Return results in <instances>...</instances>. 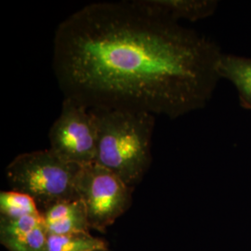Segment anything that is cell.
Segmentation results:
<instances>
[{"instance_id":"obj_1","label":"cell","mask_w":251,"mask_h":251,"mask_svg":"<svg viewBox=\"0 0 251 251\" xmlns=\"http://www.w3.org/2000/svg\"><path fill=\"white\" fill-rule=\"evenodd\" d=\"M222 54L207 36L134 0L98 2L59 25L52 65L64 98L90 110L174 119L211 99Z\"/></svg>"},{"instance_id":"obj_2","label":"cell","mask_w":251,"mask_h":251,"mask_svg":"<svg viewBox=\"0 0 251 251\" xmlns=\"http://www.w3.org/2000/svg\"><path fill=\"white\" fill-rule=\"evenodd\" d=\"M91 111L95 114L98 130L95 163L134 189L152 163L154 116L126 110Z\"/></svg>"},{"instance_id":"obj_3","label":"cell","mask_w":251,"mask_h":251,"mask_svg":"<svg viewBox=\"0 0 251 251\" xmlns=\"http://www.w3.org/2000/svg\"><path fill=\"white\" fill-rule=\"evenodd\" d=\"M82 168L49 148L17 155L7 166L6 177L11 190L31 197L42 210L56 202L78 198Z\"/></svg>"},{"instance_id":"obj_4","label":"cell","mask_w":251,"mask_h":251,"mask_svg":"<svg viewBox=\"0 0 251 251\" xmlns=\"http://www.w3.org/2000/svg\"><path fill=\"white\" fill-rule=\"evenodd\" d=\"M133 188L97 163L84 166L77 195L87 209L90 229L104 232L131 206Z\"/></svg>"},{"instance_id":"obj_5","label":"cell","mask_w":251,"mask_h":251,"mask_svg":"<svg viewBox=\"0 0 251 251\" xmlns=\"http://www.w3.org/2000/svg\"><path fill=\"white\" fill-rule=\"evenodd\" d=\"M98 130L93 111L64 98L62 110L49 131L50 149L79 166L96 162Z\"/></svg>"},{"instance_id":"obj_6","label":"cell","mask_w":251,"mask_h":251,"mask_svg":"<svg viewBox=\"0 0 251 251\" xmlns=\"http://www.w3.org/2000/svg\"><path fill=\"white\" fill-rule=\"evenodd\" d=\"M48 237L41 213L0 218V241L9 251H47Z\"/></svg>"},{"instance_id":"obj_7","label":"cell","mask_w":251,"mask_h":251,"mask_svg":"<svg viewBox=\"0 0 251 251\" xmlns=\"http://www.w3.org/2000/svg\"><path fill=\"white\" fill-rule=\"evenodd\" d=\"M40 212L49 234L90 233L87 209L79 198L56 202Z\"/></svg>"},{"instance_id":"obj_8","label":"cell","mask_w":251,"mask_h":251,"mask_svg":"<svg viewBox=\"0 0 251 251\" xmlns=\"http://www.w3.org/2000/svg\"><path fill=\"white\" fill-rule=\"evenodd\" d=\"M152 14L179 23V20L197 22L211 16L218 7L216 0H134Z\"/></svg>"},{"instance_id":"obj_9","label":"cell","mask_w":251,"mask_h":251,"mask_svg":"<svg viewBox=\"0 0 251 251\" xmlns=\"http://www.w3.org/2000/svg\"><path fill=\"white\" fill-rule=\"evenodd\" d=\"M217 69L220 78L231 81L234 85L242 106L251 110V58L223 53Z\"/></svg>"},{"instance_id":"obj_10","label":"cell","mask_w":251,"mask_h":251,"mask_svg":"<svg viewBox=\"0 0 251 251\" xmlns=\"http://www.w3.org/2000/svg\"><path fill=\"white\" fill-rule=\"evenodd\" d=\"M47 251H107V244L90 233L49 234Z\"/></svg>"},{"instance_id":"obj_11","label":"cell","mask_w":251,"mask_h":251,"mask_svg":"<svg viewBox=\"0 0 251 251\" xmlns=\"http://www.w3.org/2000/svg\"><path fill=\"white\" fill-rule=\"evenodd\" d=\"M36 201L17 191H2L0 194V218L15 219L27 215L40 214Z\"/></svg>"}]
</instances>
